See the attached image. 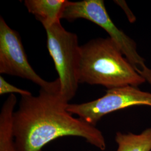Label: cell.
I'll use <instances>...</instances> for the list:
<instances>
[{
	"mask_svg": "<svg viewBox=\"0 0 151 151\" xmlns=\"http://www.w3.org/2000/svg\"><path fill=\"white\" fill-rule=\"evenodd\" d=\"M0 73L15 76L31 81L40 88L52 93H60L59 78L52 82L38 75L28 62L19 34L11 29L0 17Z\"/></svg>",
	"mask_w": 151,
	"mask_h": 151,
	"instance_id": "obj_5",
	"label": "cell"
},
{
	"mask_svg": "<svg viewBox=\"0 0 151 151\" xmlns=\"http://www.w3.org/2000/svg\"><path fill=\"white\" fill-rule=\"evenodd\" d=\"M80 83L101 85L111 89L146 82L125 57L112 39H93L80 46Z\"/></svg>",
	"mask_w": 151,
	"mask_h": 151,
	"instance_id": "obj_2",
	"label": "cell"
},
{
	"mask_svg": "<svg viewBox=\"0 0 151 151\" xmlns=\"http://www.w3.org/2000/svg\"><path fill=\"white\" fill-rule=\"evenodd\" d=\"M17 98L10 94L4 103L0 113V151H17L15 144L13 117Z\"/></svg>",
	"mask_w": 151,
	"mask_h": 151,
	"instance_id": "obj_8",
	"label": "cell"
},
{
	"mask_svg": "<svg viewBox=\"0 0 151 151\" xmlns=\"http://www.w3.org/2000/svg\"><path fill=\"white\" fill-rule=\"evenodd\" d=\"M62 19L68 22L84 19L102 27L117 44L137 72L151 85V69L147 66L145 60L138 54L135 42L114 24L106 10L104 1H67L62 12Z\"/></svg>",
	"mask_w": 151,
	"mask_h": 151,
	"instance_id": "obj_3",
	"label": "cell"
},
{
	"mask_svg": "<svg viewBox=\"0 0 151 151\" xmlns=\"http://www.w3.org/2000/svg\"><path fill=\"white\" fill-rule=\"evenodd\" d=\"M116 4H117L118 5L120 6L122 9L125 11L126 15H127V17L128 18V20H129V22H131L135 21V17L133 15V14L132 13L131 11L129 9V8L128 7V6L127 5L125 1H114Z\"/></svg>",
	"mask_w": 151,
	"mask_h": 151,
	"instance_id": "obj_11",
	"label": "cell"
},
{
	"mask_svg": "<svg viewBox=\"0 0 151 151\" xmlns=\"http://www.w3.org/2000/svg\"><path fill=\"white\" fill-rule=\"evenodd\" d=\"M115 140L118 144L116 151H151V128L138 134L117 132Z\"/></svg>",
	"mask_w": 151,
	"mask_h": 151,
	"instance_id": "obj_9",
	"label": "cell"
},
{
	"mask_svg": "<svg viewBox=\"0 0 151 151\" xmlns=\"http://www.w3.org/2000/svg\"><path fill=\"white\" fill-rule=\"evenodd\" d=\"M68 102L60 93L40 88L37 96H22L14 113L13 128L17 151H43L44 147L57 138L75 136L101 151L106 148L102 132L95 126L67 111Z\"/></svg>",
	"mask_w": 151,
	"mask_h": 151,
	"instance_id": "obj_1",
	"label": "cell"
},
{
	"mask_svg": "<svg viewBox=\"0 0 151 151\" xmlns=\"http://www.w3.org/2000/svg\"><path fill=\"white\" fill-rule=\"evenodd\" d=\"M8 93H10L11 94H14V93H19L21 96L32 95L30 92L13 86L6 81L3 77L0 76V95H2Z\"/></svg>",
	"mask_w": 151,
	"mask_h": 151,
	"instance_id": "obj_10",
	"label": "cell"
},
{
	"mask_svg": "<svg viewBox=\"0 0 151 151\" xmlns=\"http://www.w3.org/2000/svg\"><path fill=\"white\" fill-rule=\"evenodd\" d=\"M151 107V93L132 86L108 89L100 98L80 104H68L67 111L79 116L88 124L95 126L104 116L134 106Z\"/></svg>",
	"mask_w": 151,
	"mask_h": 151,
	"instance_id": "obj_6",
	"label": "cell"
},
{
	"mask_svg": "<svg viewBox=\"0 0 151 151\" xmlns=\"http://www.w3.org/2000/svg\"><path fill=\"white\" fill-rule=\"evenodd\" d=\"M67 0H25L24 5L44 28L60 22Z\"/></svg>",
	"mask_w": 151,
	"mask_h": 151,
	"instance_id": "obj_7",
	"label": "cell"
},
{
	"mask_svg": "<svg viewBox=\"0 0 151 151\" xmlns=\"http://www.w3.org/2000/svg\"><path fill=\"white\" fill-rule=\"evenodd\" d=\"M44 29L49 53L59 76L60 95L68 102L75 97L80 83V46L78 38L75 33L66 30L60 22Z\"/></svg>",
	"mask_w": 151,
	"mask_h": 151,
	"instance_id": "obj_4",
	"label": "cell"
}]
</instances>
